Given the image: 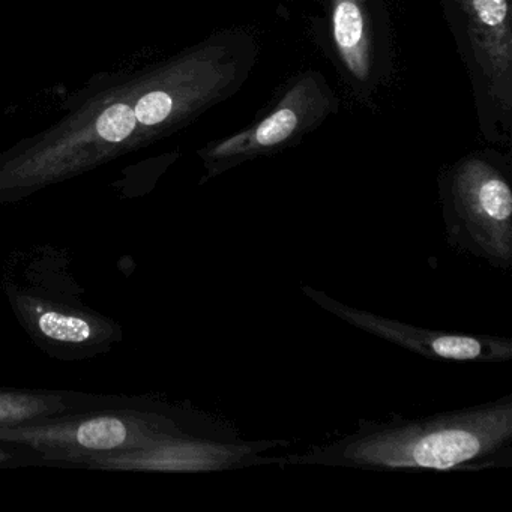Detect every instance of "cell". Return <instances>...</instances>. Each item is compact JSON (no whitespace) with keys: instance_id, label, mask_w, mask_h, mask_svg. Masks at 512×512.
I'll list each match as a JSON object with an SVG mask.
<instances>
[{"instance_id":"7a4b0ae2","label":"cell","mask_w":512,"mask_h":512,"mask_svg":"<svg viewBox=\"0 0 512 512\" xmlns=\"http://www.w3.org/2000/svg\"><path fill=\"white\" fill-rule=\"evenodd\" d=\"M446 241L452 250L512 268V188L508 176L484 158L460 161L442 185Z\"/></svg>"},{"instance_id":"8992f818","label":"cell","mask_w":512,"mask_h":512,"mask_svg":"<svg viewBox=\"0 0 512 512\" xmlns=\"http://www.w3.org/2000/svg\"><path fill=\"white\" fill-rule=\"evenodd\" d=\"M328 109V95L317 77H302L266 118L209 149V175H218L244 161L284 148L317 124Z\"/></svg>"},{"instance_id":"52a82bcc","label":"cell","mask_w":512,"mask_h":512,"mask_svg":"<svg viewBox=\"0 0 512 512\" xmlns=\"http://www.w3.org/2000/svg\"><path fill=\"white\" fill-rule=\"evenodd\" d=\"M467 34L491 95L503 110L511 109L512 31L508 0H458Z\"/></svg>"},{"instance_id":"30bf717a","label":"cell","mask_w":512,"mask_h":512,"mask_svg":"<svg viewBox=\"0 0 512 512\" xmlns=\"http://www.w3.org/2000/svg\"><path fill=\"white\" fill-rule=\"evenodd\" d=\"M65 409L67 404L58 394L0 389V428L40 421L59 415Z\"/></svg>"},{"instance_id":"7c38bea8","label":"cell","mask_w":512,"mask_h":512,"mask_svg":"<svg viewBox=\"0 0 512 512\" xmlns=\"http://www.w3.org/2000/svg\"><path fill=\"white\" fill-rule=\"evenodd\" d=\"M175 112V97L170 92L152 91L137 101L134 115L142 125H158L166 122Z\"/></svg>"},{"instance_id":"5b68a950","label":"cell","mask_w":512,"mask_h":512,"mask_svg":"<svg viewBox=\"0 0 512 512\" xmlns=\"http://www.w3.org/2000/svg\"><path fill=\"white\" fill-rule=\"evenodd\" d=\"M302 292L322 310L343 322L431 361L502 364L512 359V340L508 337L421 328L350 307L310 286H302Z\"/></svg>"},{"instance_id":"277c9868","label":"cell","mask_w":512,"mask_h":512,"mask_svg":"<svg viewBox=\"0 0 512 512\" xmlns=\"http://www.w3.org/2000/svg\"><path fill=\"white\" fill-rule=\"evenodd\" d=\"M292 440H247L235 427L218 428L206 434L188 431L148 448L128 449L89 458L91 469L136 470V472L211 473L245 467L271 466L265 452L292 445Z\"/></svg>"},{"instance_id":"4fadbf2b","label":"cell","mask_w":512,"mask_h":512,"mask_svg":"<svg viewBox=\"0 0 512 512\" xmlns=\"http://www.w3.org/2000/svg\"><path fill=\"white\" fill-rule=\"evenodd\" d=\"M7 460H10V455L5 451H0V463H5Z\"/></svg>"},{"instance_id":"9c48e42d","label":"cell","mask_w":512,"mask_h":512,"mask_svg":"<svg viewBox=\"0 0 512 512\" xmlns=\"http://www.w3.org/2000/svg\"><path fill=\"white\" fill-rule=\"evenodd\" d=\"M365 0H332L331 22L335 49L344 67L359 82L371 73V37Z\"/></svg>"},{"instance_id":"3957f363","label":"cell","mask_w":512,"mask_h":512,"mask_svg":"<svg viewBox=\"0 0 512 512\" xmlns=\"http://www.w3.org/2000/svg\"><path fill=\"white\" fill-rule=\"evenodd\" d=\"M172 416L163 413L116 410L25 422L0 428V443L29 446L49 461L85 464L101 454L148 448L185 433Z\"/></svg>"},{"instance_id":"6da1fadb","label":"cell","mask_w":512,"mask_h":512,"mask_svg":"<svg viewBox=\"0 0 512 512\" xmlns=\"http://www.w3.org/2000/svg\"><path fill=\"white\" fill-rule=\"evenodd\" d=\"M272 466H325L373 472H482L512 466V394L430 416L392 413L361 419L352 433Z\"/></svg>"},{"instance_id":"ba28073f","label":"cell","mask_w":512,"mask_h":512,"mask_svg":"<svg viewBox=\"0 0 512 512\" xmlns=\"http://www.w3.org/2000/svg\"><path fill=\"white\" fill-rule=\"evenodd\" d=\"M17 305L29 325L47 340L62 344H95L110 335V326L77 311L61 310L43 299L20 296Z\"/></svg>"},{"instance_id":"8fae6325","label":"cell","mask_w":512,"mask_h":512,"mask_svg":"<svg viewBox=\"0 0 512 512\" xmlns=\"http://www.w3.org/2000/svg\"><path fill=\"white\" fill-rule=\"evenodd\" d=\"M134 110L125 104H113L101 113L97 121L98 134L110 143H119L130 137L136 128Z\"/></svg>"}]
</instances>
